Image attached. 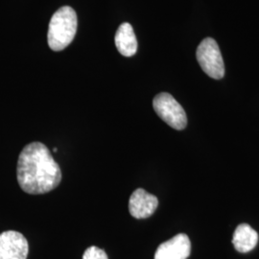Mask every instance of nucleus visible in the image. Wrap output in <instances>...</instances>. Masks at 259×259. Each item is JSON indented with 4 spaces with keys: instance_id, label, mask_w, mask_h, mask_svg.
<instances>
[{
    "instance_id": "1",
    "label": "nucleus",
    "mask_w": 259,
    "mask_h": 259,
    "mask_svg": "<svg viewBox=\"0 0 259 259\" xmlns=\"http://www.w3.org/2000/svg\"><path fill=\"white\" fill-rule=\"evenodd\" d=\"M17 178L20 188L28 194H45L62 181L59 164L41 142H32L19 154Z\"/></svg>"
},
{
    "instance_id": "2",
    "label": "nucleus",
    "mask_w": 259,
    "mask_h": 259,
    "mask_svg": "<svg viewBox=\"0 0 259 259\" xmlns=\"http://www.w3.org/2000/svg\"><path fill=\"white\" fill-rule=\"evenodd\" d=\"M77 31V15L69 6L62 7L53 15L48 29V46L53 51H61L73 40Z\"/></svg>"
},
{
    "instance_id": "3",
    "label": "nucleus",
    "mask_w": 259,
    "mask_h": 259,
    "mask_svg": "<svg viewBox=\"0 0 259 259\" xmlns=\"http://www.w3.org/2000/svg\"><path fill=\"white\" fill-rule=\"evenodd\" d=\"M196 57L205 74L216 80L222 79L225 75V65L215 39L205 37L197 48Z\"/></svg>"
},
{
    "instance_id": "4",
    "label": "nucleus",
    "mask_w": 259,
    "mask_h": 259,
    "mask_svg": "<svg viewBox=\"0 0 259 259\" xmlns=\"http://www.w3.org/2000/svg\"><path fill=\"white\" fill-rule=\"evenodd\" d=\"M154 110L157 115L173 129L181 131L187 125L185 110L169 93L157 94L153 101Z\"/></svg>"
},
{
    "instance_id": "5",
    "label": "nucleus",
    "mask_w": 259,
    "mask_h": 259,
    "mask_svg": "<svg viewBox=\"0 0 259 259\" xmlns=\"http://www.w3.org/2000/svg\"><path fill=\"white\" fill-rule=\"evenodd\" d=\"M28 241L23 234L15 231L0 233V259H27Z\"/></svg>"
},
{
    "instance_id": "6",
    "label": "nucleus",
    "mask_w": 259,
    "mask_h": 259,
    "mask_svg": "<svg viewBox=\"0 0 259 259\" xmlns=\"http://www.w3.org/2000/svg\"><path fill=\"white\" fill-rule=\"evenodd\" d=\"M190 252V239L185 233H180L158 246L155 259H187Z\"/></svg>"
},
{
    "instance_id": "7",
    "label": "nucleus",
    "mask_w": 259,
    "mask_h": 259,
    "mask_svg": "<svg viewBox=\"0 0 259 259\" xmlns=\"http://www.w3.org/2000/svg\"><path fill=\"white\" fill-rule=\"evenodd\" d=\"M158 200L142 188L133 192L129 201V211L136 219H145L152 216L157 210Z\"/></svg>"
},
{
    "instance_id": "8",
    "label": "nucleus",
    "mask_w": 259,
    "mask_h": 259,
    "mask_svg": "<svg viewBox=\"0 0 259 259\" xmlns=\"http://www.w3.org/2000/svg\"><path fill=\"white\" fill-rule=\"evenodd\" d=\"M115 46L121 55L132 57L137 53L138 40L132 25L125 22L117 29L115 34Z\"/></svg>"
},
{
    "instance_id": "9",
    "label": "nucleus",
    "mask_w": 259,
    "mask_h": 259,
    "mask_svg": "<svg viewBox=\"0 0 259 259\" xmlns=\"http://www.w3.org/2000/svg\"><path fill=\"white\" fill-rule=\"evenodd\" d=\"M258 242V234L250 225L241 224L233 234L232 244L239 252H249L255 248Z\"/></svg>"
},
{
    "instance_id": "10",
    "label": "nucleus",
    "mask_w": 259,
    "mask_h": 259,
    "mask_svg": "<svg viewBox=\"0 0 259 259\" xmlns=\"http://www.w3.org/2000/svg\"><path fill=\"white\" fill-rule=\"evenodd\" d=\"M83 259H109L105 250L98 247H90L83 252Z\"/></svg>"
},
{
    "instance_id": "11",
    "label": "nucleus",
    "mask_w": 259,
    "mask_h": 259,
    "mask_svg": "<svg viewBox=\"0 0 259 259\" xmlns=\"http://www.w3.org/2000/svg\"><path fill=\"white\" fill-rule=\"evenodd\" d=\"M53 152H57V148L53 149Z\"/></svg>"
}]
</instances>
